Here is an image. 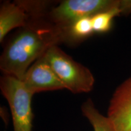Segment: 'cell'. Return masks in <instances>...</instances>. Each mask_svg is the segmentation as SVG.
Segmentation results:
<instances>
[{"label":"cell","instance_id":"obj_9","mask_svg":"<svg viewBox=\"0 0 131 131\" xmlns=\"http://www.w3.org/2000/svg\"><path fill=\"white\" fill-rule=\"evenodd\" d=\"M81 109L83 115L92 126L94 131H115L110 119L98 111L91 98L83 103Z\"/></svg>","mask_w":131,"mask_h":131},{"label":"cell","instance_id":"obj_1","mask_svg":"<svg viewBox=\"0 0 131 131\" xmlns=\"http://www.w3.org/2000/svg\"><path fill=\"white\" fill-rule=\"evenodd\" d=\"M64 42L61 29L50 22L46 16L32 19L9 38L0 58L3 75L22 81L30 66L49 49Z\"/></svg>","mask_w":131,"mask_h":131},{"label":"cell","instance_id":"obj_10","mask_svg":"<svg viewBox=\"0 0 131 131\" xmlns=\"http://www.w3.org/2000/svg\"><path fill=\"white\" fill-rule=\"evenodd\" d=\"M122 15L119 8L98 13L91 17L92 23L94 33L103 34L109 32L112 27L113 19L118 16Z\"/></svg>","mask_w":131,"mask_h":131},{"label":"cell","instance_id":"obj_3","mask_svg":"<svg viewBox=\"0 0 131 131\" xmlns=\"http://www.w3.org/2000/svg\"><path fill=\"white\" fill-rule=\"evenodd\" d=\"M122 0H65L48 11L46 17L64 30L77 19L115 8L122 11Z\"/></svg>","mask_w":131,"mask_h":131},{"label":"cell","instance_id":"obj_7","mask_svg":"<svg viewBox=\"0 0 131 131\" xmlns=\"http://www.w3.org/2000/svg\"><path fill=\"white\" fill-rule=\"evenodd\" d=\"M32 19L20 1H5L0 8V42L11 30L21 28L29 24Z\"/></svg>","mask_w":131,"mask_h":131},{"label":"cell","instance_id":"obj_4","mask_svg":"<svg viewBox=\"0 0 131 131\" xmlns=\"http://www.w3.org/2000/svg\"><path fill=\"white\" fill-rule=\"evenodd\" d=\"M0 89L9 103L14 131H32L34 118L32 98L34 95L26 89L21 80L9 75L1 77Z\"/></svg>","mask_w":131,"mask_h":131},{"label":"cell","instance_id":"obj_6","mask_svg":"<svg viewBox=\"0 0 131 131\" xmlns=\"http://www.w3.org/2000/svg\"><path fill=\"white\" fill-rule=\"evenodd\" d=\"M107 117L115 131H131V77L115 91L109 102Z\"/></svg>","mask_w":131,"mask_h":131},{"label":"cell","instance_id":"obj_2","mask_svg":"<svg viewBox=\"0 0 131 131\" xmlns=\"http://www.w3.org/2000/svg\"><path fill=\"white\" fill-rule=\"evenodd\" d=\"M64 84L73 94L89 92L94 87V75L89 69L75 61L58 46H53L43 55Z\"/></svg>","mask_w":131,"mask_h":131},{"label":"cell","instance_id":"obj_8","mask_svg":"<svg viewBox=\"0 0 131 131\" xmlns=\"http://www.w3.org/2000/svg\"><path fill=\"white\" fill-rule=\"evenodd\" d=\"M63 30L64 35V42L69 43L82 41L94 33L91 17H84L77 19Z\"/></svg>","mask_w":131,"mask_h":131},{"label":"cell","instance_id":"obj_5","mask_svg":"<svg viewBox=\"0 0 131 131\" xmlns=\"http://www.w3.org/2000/svg\"><path fill=\"white\" fill-rule=\"evenodd\" d=\"M24 86L34 95L36 93L65 89L43 55L34 62L22 80Z\"/></svg>","mask_w":131,"mask_h":131}]
</instances>
